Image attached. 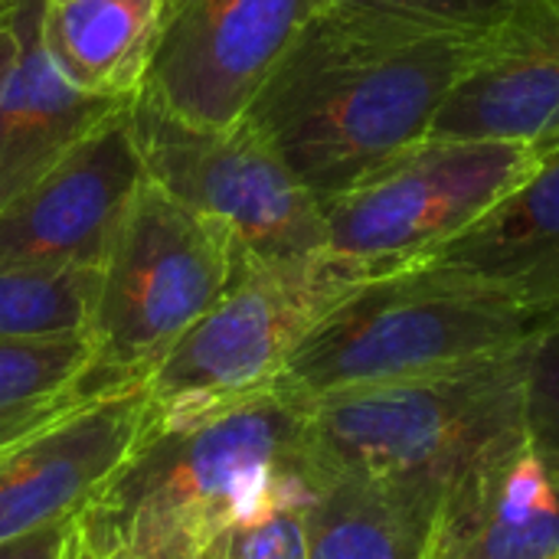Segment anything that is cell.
I'll return each mask as SVG.
<instances>
[{
    "label": "cell",
    "instance_id": "cell-23",
    "mask_svg": "<svg viewBox=\"0 0 559 559\" xmlns=\"http://www.w3.org/2000/svg\"><path fill=\"white\" fill-rule=\"evenodd\" d=\"M72 518L46 524V527H39V531L20 537L13 544H3L0 547V559H59L62 557V547H66V534H69Z\"/></svg>",
    "mask_w": 559,
    "mask_h": 559
},
{
    "label": "cell",
    "instance_id": "cell-18",
    "mask_svg": "<svg viewBox=\"0 0 559 559\" xmlns=\"http://www.w3.org/2000/svg\"><path fill=\"white\" fill-rule=\"evenodd\" d=\"M436 511L416 495L321 475L305 511L308 559H426Z\"/></svg>",
    "mask_w": 559,
    "mask_h": 559
},
{
    "label": "cell",
    "instance_id": "cell-20",
    "mask_svg": "<svg viewBox=\"0 0 559 559\" xmlns=\"http://www.w3.org/2000/svg\"><path fill=\"white\" fill-rule=\"evenodd\" d=\"M318 491H292L269 508L233 524L223 540V559H308L305 511Z\"/></svg>",
    "mask_w": 559,
    "mask_h": 559
},
{
    "label": "cell",
    "instance_id": "cell-15",
    "mask_svg": "<svg viewBox=\"0 0 559 559\" xmlns=\"http://www.w3.org/2000/svg\"><path fill=\"white\" fill-rule=\"evenodd\" d=\"M426 262L488 278L557 318L559 154Z\"/></svg>",
    "mask_w": 559,
    "mask_h": 559
},
{
    "label": "cell",
    "instance_id": "cell-8",
    "mask_svg": "<svg viewBox=\"0 0 559 559\" xmlns=\"http://www.w3.org/2000/svg\"><path fill=\"white\" fill-rule=\"evenodd\" d=\"M131 128L147 180L180 203L226 219L255 255L328 249V219L314 190L249 121L213 128L174 118L147 98L131 102Z\"/></svg>",
    "mask_w": 559,
    "mask_h": 559
},
{
    "label": "cell",
    "instance_id": "cell-10",
    "mask_svg": "<svg viewBox=\"0 0 559 559\" xmlns=\"http://www.w3.org/2000/svg\"><path fill=\"white\" fill-rule=\"evenodd\" d=\"M144 177L128 102L0 210V272L102 269Z\"/></svg>",
    "mask_w": 559,
    "mask_h": 559
},
{
    "label": "cell",
    "instance_id": "cell-26",
    "mask_svg": "<svg viewBox=\"0 0 559 559\" xmlns=\"http://www.w3.org/2000/svg\"><path fill=\"white\" fill-rule=\"evenodd\" d=\"M223 540H226V534H219L216 540L203 544L200 550H193L187 559H223Z\"/></svg>",
    "mask_w": 559,
    "mask_h": 559
},
{
    "label": "cell",
    "instance_id": "cell-21",
    "mask_svg": "<svg viewBox=\"0 0 559 559\" xmlns=\"http://www.w3.org/2000/svg\"><path fill=\"white\" fill-rule=\"evenodd\" d=\"M524 423L534 445L559 465V318L531 344Z\"/></svg>",
    "mask_w": 559,
    "mask_h": 559
},
{
    "label": "cell",
    "instance_id": "cell-7",
    "mask_svg": "<svg viewBox=\"0 0 559 559\" xmlns=\"http://www.w3.org/2000/svg\"><path fill=\"white\" fill-rule=\"evenodd\" d=\"M559 154L547 141L429 134L390 167L321 200L328 249L386 275L423 265Z\"/></svg>",
    "mask_w": 559,
    "mask_h": 559
},
{
    "label": "cell",
    "instance_id": "cell-1",
    "mask_svg": "<svg viewBox=\"0 0 559 559\" xmlns=\"http://www.w3.org/2000/svg\"><path fill=\"white\" fill-rule=\"evenodd\" d=\"M481 33L324 3L298 29L246 118L328 200L432 134Z\"/></svg>",
    "mask_w": 559,
    "mask_h": 559
},
{
    "label": "cell",
    "instance_id": "cell-13",
    "mask_svg": "<svg viewBox=\"0 0 559 559\" xmlns=\"http://www.w3.org/2000/svg\"><path fill=\"white\" fill-rule=\"evenodd\" d=\"M426 559H559V465L527 432L442 498Z\"/></svg>",
    "mask_w": 559,
    "mask_h": 559
},
{
    "label": "cell",
    "instance_id": "cell-4",
    "mask_svg": "<svg viewBox=\"0 0 559 559\" xmlns=\"http://www.w3.org/2000/svg\"><path fill=\"white\" fill-rule=\"evenodd\" d=\"M554 318L462 269L423 262L364 282L292 354L298 400L472 367L531 344Z\"/></svg>",
    "mask_w": 559,
    "mask_h": 559
},
{
    "label": "cell",
    "instance_id": "cell-9",
    "mask_svg": "<svg viewBox=\"0 0 559 559\" xmlns=\"http://www.w3.org/2000/svg\"><path fill=\"white\" fill-rule=\"evenodd\" d=\"M324 3L170 0L138 95L193 124H236L298 29Z\"/></svg>",
    "mask_w": 559,
    "mask_h": 559
},
{
    "label": "cell",
    "instance_id": "cell-5",
    "mask_svg": "<svg viewBox=\"0 0 559 559\" xmlns=\"http://www.w3.org/2000/svg\"><path fill=\"white\" fill-rule=\"evenodd\" d=\"M370 278L331 249L255 255L242 246L226 292L147 380L157 423H190L275 386L301 341Z\"/></svg>",
    "mask_w": 559,
    "mask_h": 559
},
{
    "label": "cell",
    "instance_id": "cell-24",
    "mask_svg": "<svg viewBox=\"0 0 559 559\" xmlns=\"http://www.w3.org/2000/svg\"><path fill=\"white\" fill-rule=\"evenodd\" d=\"M20 46V0H0V95Z\"/></svg>",
    "mask_w": 559,
    "mask_h": 559
},
{
    "label": "cell",
    "instance_id": "cell-22",
    "mask_svg": "<svg viewBox=\"0 0 559 559\" xmlns=\"http://www.w3.org/2000/svg\"><path fill=\"white\" fill-rule=\"evenodd\" d=\"M360 10H377L390 16H403L436 29L455 33H485L501 23L521 0H328Z\"/></svg>",
    "mask_w": 559,
    "mask_h": 559
},
{
    "label": "cell",
    "instance_id": "cell-6",
    "mask_svg": "<svg viewBox=\"0 0 559 559\" xmlns=\"http://www.w3.org/2000/svg\"><path fill=\"white\" fill-rule=\"evenodd\" d=\"M239 252L242 242L226 219L144 177L102 265L88 321L92 373L111 393L144 386L226 292Z\"/></svg>",
    "mask_w": 559,
    "mask_h": 559
},
{
    "label": "cell",
    "instance_id": "cell-3",
    "mask_svg": "<svg viewBox=\"0 0 559 559\" xmlns=\"http://www.w3.org/2000/svg\"><path fill=\"white\" fill-rule=\"evenodd\" d=\"M531 344L472 367L308 400L311 468L442 504L488 452L527 432Z\"/></svg>",
    "mask_w": 559,
    "mask_h": 559
},
{
    "label": "cell",
    "instance_id": "cell-12",
    "mask_svg": "<svg viewBox=\"0 0 559 559\" xmlns=\"http://www.w3.org/2000/svg\"><path fill=\"white\" fill-rule=\"evenodd\" d=\"M432 134L481 141L559 138V0H521L478 46Z\"/></svg>",
    "mask_w": 559,
    "mask_h": 559
},
{
    "label": "cell",
    "instance_id": "cell-2",
    "mask_svg": "<svg viewBox=\"0 0 559 559\" xmlns=\"http://www.w3.org/2000/svg\"><path fill=\"white\" fill-rule=\"evenodd\" d=\"M292 491H318L308 400L285 386L200 419L154 423L75 511L66 547L85 559L197 550Z\"/></svg>",
    "mask_w": 559,
    "mask_h": 559
},
{
    "label": "cell",
    "instance_id": "cell-19",
    "mask_svg": "<svg viewBox=\"0 0 559 559\" xmlns=\"http://www.w3.org/2000/svg\"><path fill=\"white\" fill-rule=\"evenodd\" d=\"M102 269L0 272V337H49L88 331Z\"/></svg>",
    "mask_w": 559,
    "mask_h": 559
},
{
    "label": "cell",
    "instance_id": "cell-25",
    "mask_svg": "<svg viewBox=\"0 0 559 559\" xmlns=\"http://www.w3.org/2000/svg\"><path fill=\"white\" fill-rule=\"evenodd\" d=\"M69 537V534H66ZM200 550V547H197ZM193 554V550H187V547H170V550H160V554H151V557H131V559H187ZM59 559H85V557H79V554H72L69 547H62V557Z\"/></svg>",
    "mask_w": 559,
    "mask_h": 559
},
{
    "label": "cell",
    "instance_id": "cell-14",
    "mask_svg": "<svg viewBox=\"0 0 559 559\" xmlns=\"http://www.w3.org/2000/svg\"><path fill=\"white\" fill-rule=\"evenodd\" d=\"M134 98L75 88L43 43V0H20V46L0 95V210Z\"/></svg>",
    "mask_w": 559,
    "mask_h": 559
},
{
    "label": "cell",
    "instance_id": "cell-27",
    "mask_svg": "<svg viewBox=\"0 0 559 559\" xmlns=\"http://www.w3.org/2000/svg\"><path fill=\"white\" fill-rule=\"evenodd\" d=\"M557 318H559V314H557Z\"/></svg>",
    "mask_w": 559,
    "mask_h": 559
},
{
    "label": "cell",
    "instance_id": "cell-17",
    "mask_svg": "<svg viewBox=\"0 0 559 559\" xmlns=\"http://www.w3.org/2000/svg\"><path fill=\"white\" fill-rule=\"evenodd\" d=\"M92 360L88 331L0 337V455L52 429L75 409L115 396L92 373Z\"/></svg>",
    "mask_w": 559,
    "mask_h": 559
},
{
    "label": "cell",
    "instance_id": "cell-16",
    "mask_svg": "<svg viewBox=\"0 0 559 559\" xmlns=\"http://www.w3.org/2000/svg\"><path fill=\"white\" fill-rule=\"evenodd\" d=\"M170 0H43V43L88 95L138 98Z\"/></svg>",
    "mask_w": 559,
    "mask_h": 559
},
{
    "label": "cell",
    "instance_id": "cell-11",
    "mask_svg": "<svg viewBox=\"0 0 559 559\" xmlns=\"http://www.w3.org/2000/svg\"><path fill=\"white\" fill-rule=\"evenodd\" d=\"M147 383L95 400L0 455V547L72 518L154 423Z\"/></svg>",
    "mask_w": 559,
    "mask_h": 559
}]
</instances>
